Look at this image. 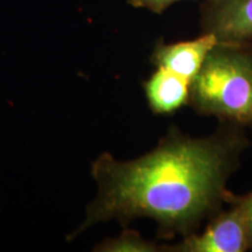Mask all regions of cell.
I'll return each instance as SVG.
<instances>
[{
	"instance_id": "6da1fadb",
	"label": "cell",
	"mask_w": 252,
	"mask_h": 252,
	"mask_svg": "<svg viewBox=\"0 0 252 252\" xmlns=\"http://www.w3.org/2000/svg\"><path fill=\"white\" fill-rule=\"evenodd\" d=\"M251 147L244 126L220 122L214 133L200 138L171 125L156 149L131 161L102 153L91 166L98 193L69 238L110 220L124 228L137 219L153 220L157 239L198 232L228 204L229 179Z\"/></svg>"
},
{
	"instance_id": "7a4b0ae2",
	"label": "cell",
	"mask_w": 252,
	"mask_h": 252,
	"mask_svg": "<svg viewBox=\"0 0 252 252\" xmlns=\"http://www.w3.org/2000/svg\"><path fill=\"white\" fill-rule=\"evenodd\" d=\"M188 105L202 117L252 127V43L217 41L191 81Z\"/></svg>"
},
{
	"instance_id": "3957f363",
	"label": "cell",
	"mask_w": 252,
	"mask_h": 252,
	"mask_svg": "<svg viewBox=\"0 0 252 252\" xmlns=\"http://www.w3.org/2000/svg\"><path fill=\"white\" fill-rule=\"evenodd\" d=\"M228 208L206 223L203 231L180 238L178 243L161 244L163 252H245L250 250L247 209L242 195L232 193Z\"/></svg>"
},
{
	"instance_id": "277c9868",
	"label": "cell",
	"mask_w": 252,
	"mask_h": 252,
	"mask_svg": "<svg viewBox=\"0 0 252 252\" xmlns=\"http://www.w3.org/2000/svg\"><path fill=\"white\" fill-rule=\"evenodd\" d=\"M202 34L219 42L252 43V0H206L200 7Z\"/></svg>"
},
{
	"instance_id": "5b68a950",
	"label": "cell",
	"mask_w": 252,
	"mask_h": 252,
	"mask_svg": "<svg viewBox=\"0 0 252 252\" xmlns=\"http://www.w3.org/2000/svg\"><path fill=\"white\" fill-rule=\"evenodd\" d=\"M216 42V37L212 34H201L194 40L174 43H166L160 39L153 48L151 63L156 68L167 69L191 83Z\"/></svg>"
},
{
	"instance_id": "8992f818",
	"label": "cell",
	"mask_w": 252,
	"mask_h": 252,
	"mask_svg": "<svg viewBox=\"0 0 252 252\" xmlns=\"http://www.w3.org/2000/svg\"><path fill=\"white\" fill-rule=\"evenodd\" d=\"M149 108L154 115L169 116L188 105L190 83L163 68H157L143 83Z\"/></svg>"
},
{
	"instance_id": "52a82bcc",
	"label": "cell",
	"mask_w": 252,
	"mask_h": 252,
	"mask_svg": "<svg viewBox=\"0 0 252 252\" xmlns=\"http://www.w3.org/2000/svg\"><path fill=\"white\" fill-rule=\"evenodd\" d=\"M97 250L100 251H140L158 252L161 251V245L147 242L138 232L125 230L122 236L115 239H108Z\"/></svg>"
},
{
	"instance_id": "ba28073f",
	"label": "cell",
	"mask_w": 252,
	"mask_h": 252,
	"mask_svg": "<svg viewBox=\"0 0 252 252\" xmlns=\"http://www.w3.org/2000/svg\"><path fill=\"white\" fill-rule=\"evenodd\" d=\"M181 0H127L131 6L137 8H146L156 14H161L169 6Z\"/></svg>"
},
{
	"instance_id": "9c48e42d",
	"label": "cell",
	"mask_w": 252,
	"mask_h": 252,
	"mask_svg": "<svg viewBox=\"0 0 252 252\" xmlns=\"http://www.w3.org/2000/svg\"><path fill=\"white\" fill-rule=\"evenodd\" d=\"M247 209V220H248V232H249V243H250V250H252V191L248 194L242 195Z\"/></svg>"
}]
</instances>
